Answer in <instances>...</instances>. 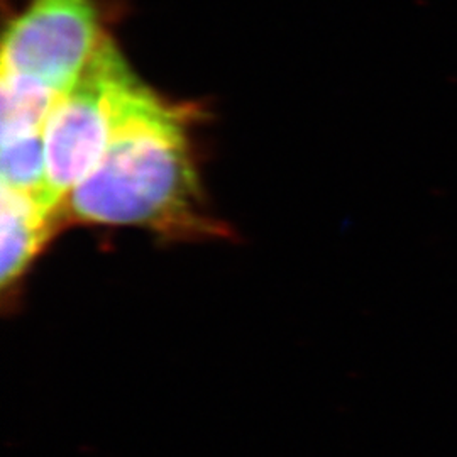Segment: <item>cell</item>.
Returning a JSON list of instances; mask_svg holds the SVG:
<instances>
[{
    "label": "cell",
    "mask_w": 457,
    "mask_h": 457,
    "mask_svg": "<svg viewBox=\"0 0 457 457\" xmlns=\"http://www.w3.org/2000/svg\"><path fill=\"white\" fill-rule=\"evenodd\" d=\"M196 192L187 120L145 87L60 212L83 224L190 230Z\"/></svg>",
    "instance_id": "cell-1"
},
{
    "label": "cell",
    "mask_w": 457,
    "mask_h": 457,
    "mask_svg": "<svg viewBox=\"0 0 457 457\" xmlns=\"http://www.w3.org/2000/svg\"><path fill=\"white\" fill-rule=\"evenodd\" d=\"M141 82L114 43L104 36L45 128L46 196L60 212L66 196L97 166Z\"/></svg>",
    "instance_id": "cell-2"
},
{
    "label": "cell",
    "mask_w": 457,
    "mask_h": 457,
    "mask_svg": "<svg viewBox=\"0 0 457 457\" xmlns=\"http://www.w3.org/2000/svg\"><path fill=\"white\" fill-rule=\"evenodd\" d=\"M102 39L90 0H33L4 36L2 71L31 77L65 94Z\"/></svg>",
    "instance_id": "cell-3"
},
{
    "label": "cell",
    "mask_w": 457,
    "mask_h": 457,
    "mask_svg": "<svg viewBox=\"0 0 457 457\" xmlns=\"http://www.w3.org/2000/svg\"><path fill=\"white\" fill-rule=\"evenodd\" d=\"M54 212L39 196L2 187V285L9 287L36 256Z\"/></svg>",
    "instance_id": "cell-4"
},
{
    "label": "cell",
    "mask_w": 457,
    "mask_h": 457,
    "mask_svg": "<svg viewBox=\"0 0 457 457\" xmlns=\"http://www.w3.org/2000/svg\"><path fill=\"white\" fill-rule=\"evenodd\" d=\"M62 92L19 73L2 71V137L43 132Z\"/></svg>",
    "instance_id": "cell-5"
},
{
    "label": "cell",
    "mask_w": 457,
    "mask_h": 457,
    "mask_svg": "<svg viewBox=\"0 0 457 457\" xmlns=\"http://www.w3.org/2000/svg\"><path fill=\"white\" fill-rule=\"evenodd\" d=\"M2 187L39 196L51 209L46 196L45 131L2 137Z\"/></svg>",
    "instance_id": "cell-6"
}]
</instances>
